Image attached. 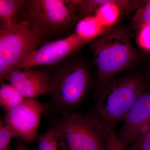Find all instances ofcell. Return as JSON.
Returning <instances> with one entry per match:
<instances>
[{
  "mask_svg": "<svg viewBox=\"0 0 150 150\" xmlns=\"http://www.w3.org/2000/svg\"><path fill=\"white\" fill-rule=\"evenodd\" d=\"M25 3L24 0H0L1 29L11 28L18 23Z\"/></svg>",
  "mask_w": 150,
  "mask_h": 150,
  "instance_id": "7c38bea8",
  "label": "cell"
},
{
  "mask_svg": "<svg viewBox=\"0 0 150 150\" xmlns=\"http://www.w3.org/2000/svg\"><path fill=\"white\" fill-rule=\"evenodd\" d=\"M47 109V104L25 99L7 113L3 121L17 137L29 144L37 139L40 118Z\"/></svg>",
  "mask_w": 150,
  "mask_h": 150,
  "instance_id": "ba28073f",
  "label": "cell"
},
{
  "mask_svg": "<svg viewBox=\"0 0 150 150\" xmlns=\"http://www.w3.org/2000/svg\"><path fill=\"white\" fill-rule=\"evenodd\" d=\"M146 74L134 73L115 77L95 96L92 113L108 129L123 121L137 98L149 86Z\"/></svg>",
  "mask_w": 150,
  "mask_h": 150,
  "instance_id": "7a4b0ae2",
  "label": "cell"
},
{
  "mask_svg": "<svg viewBox=\"0 0 150 150\" xmlns=\"http://www.w3.org/2000/svg\"><path fill=\"white\" fill-rule=\"evenodd\" d=\"M17 137L16 134L6 125L3 120L0 122V150H9L11 140Z\"/></svg>",
  "mask_w": 150,
  "mask_h": 150,
  "instance_id": "ffe728a7",
  "label": "cell"
},
{
  "mask_svg": "<svg viewBox=\"0 0 150 150\" xmlns=\"http://www.w3.org/2000/svg\"><path fill=\"white\" fill-rule=\"evenodd\" d=\"M146 75L148 77L150 76V61L149 62V69H148L146 73Z\"/></svg>",
  "mask_w": 150,
  "mask_h": 150,
  "instance_id": "603a6c76",
  "label": "cell"
},
{
  "mask_svg": "<svg viewBox=\"0 0 150 150\" xmlns=\"http://www.w3.org/2000/svg\"><path fill=\"white\" fill-rule=\"evenodd\" d=\"M38 146V150H69L61 134L54 126L39 137Z\"/></svg>",
  "mask_w": 150,
  "mask_h": 150,
  "instance_id": "9a60e30c",
  "label": "cell"
},
{
  "mask_svg": "<svg viewBox=\"0 0 150 150\" xmlns=\"http://www.w3.org/2000/svg\"><path fill=\"white\" fill-rule=\"evenodd\" d=\"M33 68L15 70L3 81H8L25 99L35 100L43 95H49L51 72Z\"/></svg>",
  "mask_w": 150,
  "mask_h": 150,
  "instance_id": "9c48e42d",
  "label": "cell"
},
{
  "mask_svg": "<svg viewBox=\"0 0 150 150\" xmlns=\"http://www.w3.org/2000/svg\"><path fill=\"white\" fill-rule=\"evenodd\" d=\"M14 150H30L25 143L21 140L17 141Z\"/></svg>",
  "mask_w": 150,
  "mask_h": 150,
  "instance_id": "7402d4cb",
  "label": "cell"
},
{
  "mask_svg": "<svg viewBox=\"0 0 150 150\" xmlns=\"http://www.w3.org/2000/svg\"><path fill=\"white\" fill-rule=\"evenodd\" d=\"M127 146L126 150H150V127Z\"/></svg>",
  "mask_w": 150,
  "mask_h": 150,
  "instance_id": "d6986e66",
  "label": "cell"
},
{
  "mask_svg": "<svg viewBox=\"0 0 150 150\" xmlns=\"http://www.w3.org/2000/svg\"><path fill=\"white\" fill-rule=\"evenodd\" d=\"M21 18L43 40L64 32L81 19L71 0L26 1Z\"/></svg>",
  "mask_w": 150,
  "mask_h": 150,
  "instance_id": "277c9868",
  "label": "cell"
},
{
  "mask_svg": "<svg viewBox=\"0 0 150 150\" xmlns=\"http://www.w3.org/2000/svg\"><path fill=\"white\" fill-rule=\"evenodd\" d=\"M131 30L120 23L88 43L97 71L96 96L115 75L144 59L132 44Z\"/></svg>",
  "mask_w": 150,
  "mask_h": 150,
  "instance_id": "6da1fadb",
  "label": "cell"
},
{
  "mask_svg": "<svg viewBox=\"0 0 150 150\" xmlns=\"http://www.w3.org/2000/svg\"><path fill=\"white\" fill-rule=\"evenodd\" d=\"M108 30L100 22L96 17L93 16L86 17L80 20L76 24L74 33L91 41Z\"/></svg>",
  "mask_w": 150,
  "mask_h": 150,
  "instance_id": "4fadbf2b",
  "label": "cell"
},
{
  "mask_svg": "<svg viewBox=\"0 0 150 150\" xmlns=\"http://www.w3.org/2000/svg\"><path fill=\"white\" fill-rule=\"evenodd\" d=\"M89 80L85 62L74 59L59 65L51 72V100L47 110L60 115L73 112L84 97Z\"/></svg>",
  "mask_w": 150,
  "mask_h": 150,
  "instance_id": "3957f363",
  "label": "cell"
},
{
  "mask_svg": "<svg viewBox=\"0 0 150 150\" xmlns=\"http://www.w3.org/2000/svg\"><path fill=\"white\" fill-rule=\"evenodd\" d=\"M105 1V0H71L81 19L87 16H94Z\"/></svg>",
  "mask_w": 150,
  "mask_h": 150,
  "instance_id": "2e32d148",
  "label": "cell"
},
{
  "mask_svg": "<svg viewBox=\"0 0 150 150\" xmlns=\"http://www.w3.org/2000/svg\"><path fill=\"white\" fill-rule=\"evenodd\" d=\"M136 31V41L139 48L150 54V25L142 26Z\"/></svg>",
  "mask_w": 150,
  "mask_h": 150,
  "instance_id": "ac0fdd59",
  "label": "cell"
},
{
  "mask_svg": "<svg viewBox=\"0 0 150 150\" xmlns=\"http://www.w3.org/2000/svg\"><path fill=\"white\" fill-rule=\"evenodd\" d=\"M0 88V105L6 114L21 104L25 99L11 84L1 82Z\"/></svg>",
  "mask_w": 150,
  "mask_h": 150,
  "instance_id": "5bb4252c",
  "label": "cell"
},
{
  "mask_svg": "<svg viewBox=\"0 0 150 150\" xmlns=\"http://www.w3.org/2000/svg\"><path fill=\"white\" fill-rule=\"evenodd\" d=\"M90 41L74 33L64 38L48 42L33 51L17 69L57 64Z\"/></svg>",
  "mask_w": 150,
  "mask_h": 150,
  "instance_id": "52a82bcc",
  "label": "cell"
},
{
  "mask_svg": "<svg viewBox=\"0 0 150 150\" xmlns=\"http://www.w3.org/2000/svg\"><path fill=\"white\" fill-rule=\"evenodd\" d=\"M118 137L126 147L150 127V86L137 98L126 113Z\"/></svg>",
  "mask_w": 150,
  "mask_h": 150,
  "instance_id": "30bf717a",
  "label": "cell"
},
{
  "mask_svg": "<svg viewBox=\"0 0 150 150\" xmlns=\"http://www.w3.org/2000/svg\"><path fill=\"white\" fill-rule=\"evenodd\" d=\"M43 39L20 20L11 28L0 29L1 81L42 44Z\"/></svg>",
  "mask_w": 150,
  "mask_h": 150,
  "instance_id": "8992f818",
  "label": "cell"
},
{
  "mask_svg": "<svg viewBox=\"0 0 150 150\" xmlns=\"http://www.w3.org/2000/svg\"><path fill=\"white\" fill-rule=\"evenodd\" d=\"M105 142L107 150H126V147L119 139L112 129H108Z\"/></svg>",
  "mask_w": 150,
  "mask_h": 150,
  "instance_id": "44dd1931",
  "label": "cell"
},
{
  "mask_svg": "<svg viewBox=\"0 0 150 150\" xmlns=\"http://www.w3.org/2000/svg\"><path fill=\"white\" fill-rule=\"evenodd\" d=\"M53 126L69 150H107L105 137L108 128L92 112L60 115Z\"/></svg>",
  "mask_w": 150,
  "mask_h": 150,
  "instance_id": "5b68a950",
  "label": "cell"
},
{
  "mask_svg": "<svg viewBox=\"0 0 150 150\" xmlns=\"http://www.w3.org/2000/svg\"><path fill=\"white\" fill-rule=\"evenodd\" d=\"M143 1L105 0L97 11L95 16L107 29L120 23L126 15L136 11Z\"/></svg>",
  "mask_w": 150,
  "mask_h": 150,
  "instance_id": "8fae6325",
  "label": "cell"
},
{
  "mask_svg": "<svg viewBox=\"0 0 150 150\" xmlns=\"http://www.w3.org/2000/svg\"><path fill=\"white\" fill-rule=\"evenodd\" d=\"M149 25H150V0L143 1L136 11L130 27L136 31L140 27Z\"/></svg>",
  "mask_w": 150,
  "mask_h": 150,
  "instance_id": "e0dca14e",
  "label": "cell"
}]
</instances>
